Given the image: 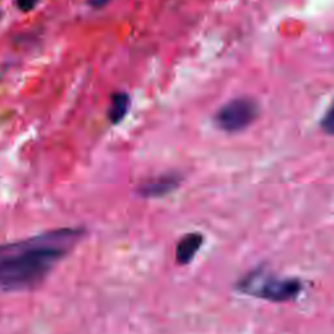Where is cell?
Returning a JSON list of instances; mask_svg holds the SVG:
<instances>
[{
	"instance_id": "4",
	"label": "cell",
	"mask_w": 334,
	"mask_h": 334,
	"mask_svg": "<svg viewBox=\"0 0 334 334\" xmlns=\"http://www.w3.org/2000/svg\"><path fill=\"white\" fill-rule=\"evenodd\" d=\"M182 183V175L177 172H169L161 177L150 179L148 182L140 184L137 188V194L146 199H155V197H163L172 194L175 189L179 188Z\"/></svg>"
},
{
	"instance_id": "2",
	"label": "cell",
	"mask_w": 334,
	"mask_h": 334,
	"mask_svg": "<svg viewBox=\"0 0 334 334\" xmlns=\"http://www.w3.org/2000/svg\"><path fill=\"white\" fill-rule=\"evenodd\" d=\"M236 290L272 303H286L298 298L303 291V284L298 278L275 277L265 272L264 268H256L236 284Z\"/></svg>"
},
{
	"instance_id": "3",
	"label": "cell",
	"mask_w": 334,
	"mask_h": 334,
	"mask_svg": "<svg viewBox=\"0 0 334 334\" xmlns=\"http://www.w3.org/2000/svg\"><path fill=\"white\" fill-rule=\"evenodd\" d=\"M260 109L255 99L248 97L231 99L217 111L216 126L223 132L236 133L248 128L257 119Z\"/></svg>"
},
{
	"instance_id": "8",
	"label": "cell",
	"mask_w": 334,
	"mask_h": 334,
	"mask_svg": "<svg viewBox=\"0 0 334 334\" xmlns=\"http://www.w3.org/2000/svg\"><path fill=\"white\" fill-rule=\"evenodd\" d=\"M38 0H17V7L23 12H28L36 7Z\"/></svg>"
},
{
	"instance_id": "1",
	"label": "cell",
	"mask_w": 334,
	"mask_h": 334,
	"mask_svg": "<svg viewBox=\"0 0 334 334\" xmlns=\"http://www.w3.org/2000/svg\"><path fill=\"white\" fill-rule=\"evenodd\" d=\"M82 235V228H59L0 245V290L24 291L40 286Z\"/></svg>"
},
{
	"instance_id": "6",
	"label": "cell",
	"mask_w": 334,
	"mask_h": 334,
	"mask_svg": "<svg viewBox=\"0 0 334 334\" xmlns=\"http://www.w3.org/2000/svg\"><path fill=\"white\" fill-rule=\"evenodd\" d=\"M129 97L127 96L126 93H118L113 97L111 101V106L109 110V118L111 120V123L116 124L119 121H121L124 119V116L127 115L129 109Z\"/></svg>"
},
{
	"instance_id": "5",
	"label": "cell",
	"mask_w": 334,
	"mask_h": 334,
	"mask_svg": "<svg viewBox=\"0 0 334 334\" xmlns=\"http://www.w3.org/2000/svg\"><path fill=\"white\" fill-rule=\"evenodd\" d=\"M204 243V235L200 233L185 234L175 248V260L179 265L191 264Z\"/></svg>"
},
{
	"instance_id": "7",
	"label": "cell",
	"mask_w": 334,
	"mask_h": 334,
	"mask_svg": "<svg viewBox=\"0 0 334 334\" xmlns=\"http://www.w3.org/2000/svg\"><path fill=\"white\" fill-rule=\"evenodd\" d=\"M321 129L329 136H334V101L328 107L320 123Z\"/></svg>"
},
{
	"instance_id": "9",
	"label": "cell",
	"mask_w": 334,
	"mask_h": 334,
	"mask_svg": "<svg viewBox=\"0 0 334 334\" xmlns=\"http://www.w3.org/2000/svg\"><path fill=\"white\" fill-rule=\"evenodd\" d=\"M110 0H89L90 6L94 7V8H101V7H103L104 4L109 3Z\"/></svg>"
}]
</instances>
